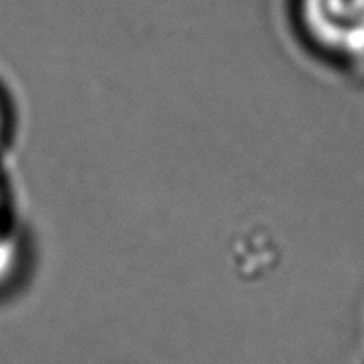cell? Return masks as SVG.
<instances>
[{
    "mask_svg": "<svg viewBox=\"0 0 364 364\" xmlns=\"http://www.w3.org/2000/svg\"><path fill=\"white\" fill-rule=\"evenodd\" d=\"M309 32L337 53H364V0H301Z\"/></svg>",
    "mask_w": 364,
    "mask_h": 364,
    "instance_id": "6da1fadb",
    "label": "cell"
},
{
    "mask_svg": "<svg viewBox=\"0 0 364 364\" xmlns=\"http://www.w3.org/2000/svg\"><path fill=\"white\" fill-rule=\"evenodd\" d=\"M18 262V243L9 231L0 228V282L14 272Z\"/></svg>",
    "mask_w": 364,
    "mask_h": 364,
    "instance_id": "7a4b0ae2",
    "label": "cell"
},
{
    "mask_svg": "<svg viewBox=\"0 0 364 364\" xmlns=\"http://www.w3.org/2000/svg\"><path fill=\"white\" fill-rule=\"evenodd\" d=\"M2 132H4V110H2V104H0V137H2Z\"/></svg>",
    "mask_w": 364,
    "mask_h": 364,
    "instance_id": "3957f363",
    "label": "cell"
}]
</instances>
